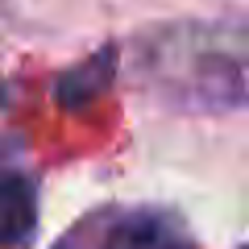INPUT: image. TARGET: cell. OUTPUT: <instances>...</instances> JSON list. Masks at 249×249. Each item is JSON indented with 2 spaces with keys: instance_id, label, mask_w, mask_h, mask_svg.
<instances>
[{
  "instance_id": "5b68a950",
  "label": "cell",
  "mask_w": 249,
  "mask_h": 249,
  "mask_svg": "<svg viewBox=\"0 0 249 249\" xmlns=\"http://www.w3.org/2000/svg\"><path fill=\"white\" fill-rule=\"evenodd\" d=\"M0 108H4V83H0Z\"/></svg>"
},
{
  "instance_id": "6da1fadb",
  "label": "cell",
  "mask_w": 249,
  "mask_h": 249,
  "mask_svg": "<svg viewBox=\"0 0 249 249\" xmlns=\"http://www.w3.org/2000/svg\"><path fill=\"white\" fill-rule=\"evenodd\" d=\"M142 75L158 100L183 112L245 108V34L237 25L178 21L142 42Z\"/></svg>"
},
{
  "instance_id": "277c9868",
  "label": "cell",
  "mask_w": 249,
  "mask_h": 249,
  "mask_svg": "<svg viewBox=\"0 0 249 249\" xmlns=\"http://www.w3.org/2000/svg\"><path fill=\"white\" fill-rule=\"evenodd\" d=\"M112 71H116V46H104L100 54H91L83 67L67 71L58 79V100L67 108H83L91 104L96 96H104L108 83H112Z\"/></svg>"
},
{
  "instance_id": "7a4b0ae2",
  "label": "cell",
  "mask_w": 249,
  "mask_h": 249,
  "mask_svg": "<svg viewBox=\"0 0 249 249\" xmlns=\"http://www.w3.org/2000/svg\"><path fill=\"white\" fill-rule=\"evenodd\" d=\"M58 249H196L183 216L154 204H108L83 216Z\"/></svg>"
},
{
  "instance_id": "8992f818",
  "label": "cell",
  "mask_w": 249,
  "mask_h": 249,
  "mask_svg": "<svg viewBox=\"0 0 249 249\" xmlns=\"http://www.w3.org/2000/svg\"><path fill=\"white\" fill-rule=\"evenodd\" d=\"M237 249H245V245H237Z\"/></svg>"
},
{
  "instance_id": "3957f363",
  "label": "cell",
  "mask_w": 249,
  "mask_h": 249,
  "mask_svg": "<svg viewBox=\"0 0 249 249\" xmlns=\"http://www.w3.org/2000/svg\"><path fill=\"white\" fill-rule=\"evenodd\" d=\"M37 237V183L0 162V249H29Z\"/></svg>"
}]
</instances>
